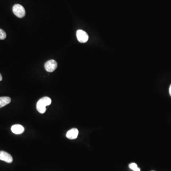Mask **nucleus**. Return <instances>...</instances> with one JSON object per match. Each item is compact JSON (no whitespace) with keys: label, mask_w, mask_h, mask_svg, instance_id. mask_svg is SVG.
<instances>
[{"label":"nucleus","mask_w":171,"mask_h":171,"mask_svg":"<svg viewBox=\"0 0 171 171\" xmlns=\"http://www.w3.org/2000/svg\"><path fill=\"white\" fill-rule=\"evenodd\" d=\"M6 34L5 32L3 30L0 29V40H2L6 38Z\"/></svg>","instance_id":"nucleus-10"},{"label":"nucleus","mask_w":171,"mask_h":171,"mask_svg":"<svg viewBox=\"0 0 171 171\" xmlns=\"http://www.w3.org/2000/svg\"><path fill=\"white\" fill-rule=\"evenodd\" d=\"M12 11L14 14L19 18H22L25 15L26 12L24 8L20 4H15L13 6Z\"/></svg>","instance_id":"nucleus-2"},{"label":"nucleus","mask_w":171,"mask_h":171,"mask_svg":"<svg viewBox=\"0 0 171 171\" xmlns=\"http://www.w3.org/2000/svg\"><path fill=\"white\" fill-rule=\"evenodd\" d=\"M0 160L4 161L8 163H12L13 158L11 155L3 151H0Z\"/></svg>","instance_id":"nucleus-5"},{"label":"nucleus","mask_w":171,"mask_h":171,"mask_svg":"<svg viewBox=\"0 0 171 171\" xmlns=\"http://www.w3.org/2000/svg\"><path fill=\"white\" fill-rule=\"evenodd\" d=\"M51 103V100L49 97L45 96L41 98L40 100L38 101L36 105L37 110L39 113L44 114L46 111V107L49 106Z\"/></svg>","instance_id":"nucleus-1"},{"label":"nucleus","mask_w":171,"mask_h":171,"mask_svg":"<svg viewBox=\"0 0 171 171\" xmlns=\"http://www.w3.org/2000/svg\"></svg>","instance_id":"nucleus-13"},{"label":"nucleus","mask_w":171,"mask_h":171,"mask_svg":"<svg viewBox=\"0 0 171 171\" xmlns=\"http://www.w3.org/2000/svg\"><path fill=\"white\" fill-rule=\"evenodd\" d=\"M129 167L131 170H133L134 171H140V169L138 167L135 163H131L129 165Z\"/></svg>","instance_id":"nucleus-9"},{"label":"nucleus","mask_w":171,"mask_h":171,"mask_svg":"<svg viewBox=\"0 0 171 171\" xmlns=\"http://www.w3.org/2000/svg\"><path fill=\"white\" fill-rule=\"evenodd\" d=\"M44 66H45V70H46L48 72H52L56 70L58 64L57 63L55 60H51L45 63Z\"/></svg>","instance_id":"nucleus-4"},{"label":"nucleus","mask_w":171,"mask_h":171,"mask_svg":"<svg viewBox=\"0 0 171 171\" xmlns=\"http://www.w3.org/2000/svg\"><path fill=\"white\" fill-rule=\"evenodd\" d=\"M11 101V98L8 96L0 97V108L4 107L9 104Z\"/></svg>","instance_id":"nucleus-8"},{"label":"nucleus","mask_w":171,"mask_h":171,"mask_svg":"<svg viewBox=\"0 0 171 171\" xmlns=\"http://www.w3.org/2000/svg\"><path fill=\"white\" fill-rule=\"evenodd\" d=\"M77 39L79 42L81 43H85L87 42L88 40V35L86 32L83 30H79L76 33Z\"/></svg>","instance_id":"nucleus-3"},{"label":"nucleus","mask_w":171,"mask_h":171,"mask_svg":"<svg viewBox=\"0 0 171 171\" xmlns=\"http://www.w3.org/2000/svg\"><path fill=\"white\" fill-rule=\"evenodd\" d=\"M2 76L1 74L0 73V81H2Z\"/></svg>","instance_id":"nucleus-12"},{"label":"nucleus","mask_w":171,"mask_h":171,"mask_svg":"<svg viewBox=\"0 0 171 171\" xmlns=\"http://www.w3.org/2000/svg\"><path fill=\"white\" fill-rule=\"evenodd\" d=\"M79 135V131L77 128H72L69 130L66 134L68 139H77Z\"/></svg>","instance_id":"nucleus-7"},{"label":"nucleus","mask_w":171,"mask_h":171,"mask_svg":"<svg viewBox=\"0 0 171 171\" xmlns=\"http://www.w3.org/2000/svg\"><path fill=\"white\" fill-rule=\"evenodd\" d=\"M11 130L12 132L15 134H21L24 131V128L22 125H15L11 126Z\"/></svg>","instance_id":"nucleus-6"},{"label":"nucleus","mask_w":171,"mask_h":171,"mask_svg":"<svg viewBox=\"0 0 171 171\" xmlns=\"http://www.w3.org/2000/svg\"><path fill=\"white\" fill-rule=\"evenodd\" d=\"M169 93L171 96V85H170V88H169Z\"/></svg>","instance_id":"nucleus-11"}]
</instances>
